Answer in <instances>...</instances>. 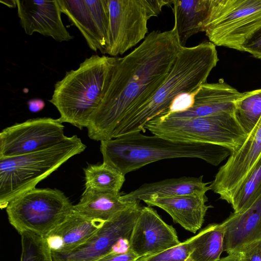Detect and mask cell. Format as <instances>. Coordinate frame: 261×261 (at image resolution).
<instances>
[{
	"mask_svg": "<svg viewBox=\"0 0 261 261\" xmlns=\"http://www.w3.org/2000/svg\"><path fill=\"white\" fill-rule=\"evenodd\" d=\"M181 46L176 31H153L116 64L102 99L87 126L95 141L112 139L130 110L146 101L164 82Z\"/></svg>",
	"mask_w": 261,
	"mask_h": 261,
	"instance_id": "obj_1",
	"label": "cell"
},
{
	"mask_svg": "<svg viewBox=\"0 0 261 261\" xmlns=\"http://www.w3.org/2000/svg\"><path fill=\"white\" fill-rule=\"evenodd\" d=\"M219 60L216 45L210 41L182 47L163 84L144 102L128 112L114 130L113 138L144 132L148 122L169 109L183 93L197 91Z\"/></svg>",
	"mask_w": 261,
	"mask_h": 261,
	"instance_id": "obj_2",
	"label": "cell"
},
{
	"mask_svg": "<svg viewBox=\"0 0 261 261\" xmlns=\"http://www.w3.org/2000/svg\"><path fill=\"white\" fill-rule=\"evenodd\" d=\"M103 163L123 175L151 163L174 158H197L218 166L233 152L227 147L203 143L174 141L137 132L100 141Z\"/></svg>",
	"mask_w": 261,
	"mask_h": 261,
	"instance_id": "obj_3",
	"label": "cell"
},
{
	"mask_svg": "<svg viewBox=\"0 0 261 261\" xmlns=\"http://www.w3.org/2000/svg\"><path fill=\"white\" fill-rule=\"evenodd\" d=\"M117 59L93 55L56 83L49 101L59 111L62 123L80 129L87 127L102 99Z\"/></svg>",
	"mask_w": 261,
	"mask_h": 261,
	"instance_id": "obj_4",
	"label": "cell"
},
{
	"mask_svg": "<svg viewBox=\"0 0 261 261\" xmlns=\"http://www.w3.org/2000/svg\"><path fill=\"white\" fill-rule=\"evenodd\" d=\"M86 146L76 135L50 148L17 156L0 159V207L35 188L63 164L82 153Z\"/></svg>",
	"mask_w": 261,
	"mask_h": 261,
	"instance_id": "obj_5",
	"label": "cell"
},
{
	"mask_svg": "<svg viewBox=\"0 0 261 261\" xmlns=\"http://www.w3.org/2000/svg\"><path fill=\"white\" fill-rule=\"evenodd\" d=\"M145 129L172 141L213 144L233 152L241 147L248 136L235 113L230 112L182 119L160 114L148 122Z\"/></svg>",
	"mask_w": 261,
	"mask_h": 261,
	"instance_id": "obj_6",
	"label": "cell"
},
{
	"mask_svg": "<svg viewBox=\"0 0 261 261\" xmlns=\"http://www.w3.org/2000/svg\"><path fill=\"white\" fill-rule=\"evenodd\" d=\"M204 29L216 46L242 51L261 29V0H211Z\"/></svg>",
	"mask_w": 261,
	"mask_h": 261,
	"instance_id": "obj_7",
	"label": "cell"
},
{
	"mask_svg": "<svg viewBox=\"0 0 261 261\" xmlns=\"http://www.w3.org/2000/svg\"><path fill=\"white\" fill-rule=\"evenodd\" d=\"M6 209L19 233L30 231L45 237L67 218L73 205L58 189L35 188L13 199Z\"/></svg>",
	"mask_w": 261,
	"mask_h": 261,
	"instance_id": "obj_8",
	"label": "cell"
},
{
	"mask_svg": "<svg viewBox=\"0 0 261 261\" xmlns=\"http://www.w3.org/2000/svg\"><path fill=\"white\" fill-rule=\"evenodd\" d=\"M172 0H109L110 22L105 54L122 55L146 37L147 22Z\"/></svg>",
	"mask_w": 261,
	"mask_h": 261,
	"instance_id": "obj_9",
	"label": "cell"
},
{
	"mask_svg": "<svg viewBox=\"0 0 261 261\" xmlns=\"http://www.w3.org/2000/svg\"><path fill=\"white\" fill-rule=\"evenodd\" d=\"M142 207L135 202L105 221L91 237L67 251H52L54 261H96L110 253L129 251L130 237Z\"/></svg>",
	"mask_w": 261,
	"mask_h": 261,
	"instance_id": "obj_10",
	"label": "cell"
},
{
	"mask_svg": "<svg viewBox=\"0 0 261 261\" xmlns=\"http://www.w3.org/2000/svg\"><path fill=\"white\" fill-rule=\"evenodd\" d=\"M59 119H30L0 133V159L17 156L55 146L67 137Z\"/></svg>",
	"mask_w": 261,
	"mask_h": 261,
	"instance_id": "obj_11",
	"label": "cell"
},
{
	"mask_svg": "<svg viewBox=\"0 0 261 261\" xmlns=\"http://www.w3.org/2000/svg\"><path fill=\"white\" fill-rule=\"evenodd\" d=\"M261 156V117L243 144L217 173L211 190L230 203L238 188Z\"/></svg>",
	"mask_w": 261,
	"mask_h": 261,
	"instance_id": "obj_12",
	"label": "cell"
},
{
	"mask_svg": "<svg viewBox=\"0 0 261 261\" xmlns=\"http://www.w3.org/2000/svg\"><path fill=\"white\" fill-rule=\"evenodd\" d=\"M176 230L151 206L142 207L129 242V250L138 258L159 253L180 244Z\"/></svg>",
	"mask_w": 261,
	"mask_h": 261,
	"instance_id": "obj_13",
	"label": "cell"
},
{
	"mask_svg": "<svg viewBox=\"0 0 261 261\" xmlns=\"http://www.w3.org/2000/svg\"><path fill=\"white\" fill-rule=\"evenodd\" d=\"M17 15L25 33H38L59 42L73 38L63 23L58 0H16Z\"/></svg>",
	"mask_w": 261,
	"mask_h": 261,
	"instance_id": "obj_14",
	"label": "cell"
},
{
	"mask_svg": "<svg viewBox=\"0 0 261 261\" xmlns=\"http://www.w3.org/2000/svg\"><path fill=\"white\" fill-rule=\"evenodd\" d=\"M243 94L223 82L205 83L197 91L191 108L182 112L160 114L171 118L182 119L208 116L224 112L234 113L236 101Z\"/></svg>",
	"mask_w": 261,
	"mask_h": 261,
	"instance_id": "obj_15",
	"label": "cell"
},
{
	"mask_svg": "<svg viewBox=\"0 0 261 261\" xmlns=\"http://www.w3.org/2000/svg\"><path fill=\"white\" fill-rule=\"evenodd\" d=\"M205 194L169 197L151 196L143 200L148 206H157L166 211L173 220L185 229L195 233L202 226L207 205Z\"/></svg>",
	"mask_w": 261,
	"mask_h": 261,
	"instance_id": "obj_16",
	"label": "cell"
},
{
	"mask_svg": "<svg viewBox=\"0 0 261 261\" xmlns=\"http://www.w3.org/2000/svg\"><path fill=\"white\" fill-rule=\"evenodd\" d=\"M221 224L225 229L224 251L228 254L261 240V196L246 210L232 213Z\"/></svg>",
	"mask_w": 261,
	"mask_h": 261,
	"instance_id": "obj_17",
	"label": "cell"
},
{
	"mask_svg": "<svg viewBox=\"0 0 261 261\" xmlns=\"http://www.w3.org/2000/svg\"><path fill=\"white\" fill-rule=\"evenodd\" d=\"M105 222L88 217L73 210L63 222L45 238L51 251H67L85 242Z\"/></svg>",
	"mask_w": 261,
	"mask_h": 261,
	"instance_id": "obj_18",
	"label": "cell"
},
{
	"mask_svg": "<svg viewBox=\"0 0 261 261\" xmlns=\"http://www.w3.org/2000/svg\"><path fill=\"white\" fill-rule=\"evenodd\" d=\"M211 182H205L203 176L181 177L146 183L128 193L123 194V201L139 202L151 196L169 197L177 196L206 194L211 190Z\"/></svg>",
	"mask_w": 261,
	"mask_h": 261,
	"instance_id": "obj_19",
	"label": "cell"
},
{
	"mask_svg": "<svg viewBox=\"0 0 261 261\" xmlns=\"http://www.w3.org/2000/svg\"><path fill=\"white\" fill-rule=\"evenodd\" d=\"M174 15L173 29L182 47L188 39L201 32L208 17L211 0H172Z\"/></svg>",
	"mask_w": 261,
	"mask_h": 261,
	"instance_id": "obj_20",
	"label": "cell"
},
{
	"mask_svg": "<svg viewBox=\"0 0 261 261\" xmlns=\"http://www.w3.org/2000/svg\"><path fill=\"white\" fill-rule=\"evenodd\" d=\"M121 193L85 188L73 210L88 217L106 221L133 203L123 201Z\"/></svg>",
	"mask_w": 261,
	"mask_h": 261,
	"instance_id": "obj_21",
	"label": "cell"
},
{
	"mask_svg": "<svg viewBox=\"0 0 261 261\" xmlns=\"http://www.w3.org/2000/svg\"><path fill=\"white\" fill-rule=\"evenodd\" d=\"M62 13L80 31L92 50L105 54L102 38L85 0H58Z\"/></svg>",
	"mask_w": 261,
	"mask_h": 261,
	"instance_id": "obj_22",
	"label": "cell"
},
{
	"mask_svg": "<svg viewBox=\"0 0 261 261\" xmlns=\"http://www.w3.org/2000/svg\"><path fill=\"white\" fill-rule=\"evenodd\" d=\"M225 229L221 223L211 224L200 231L193 241L192 261H218L224 251Z\"/></svg>",
	"mask_w": 261,
	"mask_h": 261,
	"instance_id": "obj_23",
	"label": "cell"
},
{
	"mask_svg": "<svg viewBox=\"0 0 261 261\" xmlns=\"http://www.w3.org/2000/svg\"><path fill=\"white\" fill-rule=\"evenodd\" d=\"M85 188L95 190L119 193L125 180V175L103 163L90 165L84 169Z\"/></svg>",
	"mask_w": 261,
	"mask_h": 261,
	"instance_id": "obj_24",
	"label": "cell"
},
{
	"mask_svg": "<svg viewBox=\"0 0 261 261\" xmlns=\"http://www.w3.org/2000/svg\"><path fill=\"white\" fill-rule=\"evenodd\" d=\"M261 196V156L241 185L230 203L234 213L244 211Z\"/></svg>",
	"mask_w": 261,
	"mask_h": 261,
	"instance_id": "obj_25",
	"label": "cell"
},
{
	"mask_svg": "<svg viewBox=\"0 0 261 261\" xmlns=\"http://www.w3.org/2000/svg\"><path fill=\"white\" fill-rule=\"evenodd\" d=\"M236 116L249 134L261 117V89L243 93L235 103Z\"/></svg>",
	"mask_w": 261,
	"mask_h": 261,
	"instance_id": "obj_26",
	"label": "cell"
},
{
	"mask_svg": "<svg viewBox=\"0 0 261 261\" xmlns=\"http://www.w3.org/2000/svg\"><path fill=\"white\" fill-rule=\"evenodd\" d=\"M19 234L22 248L20 261H54L51 250L45 237L30 231Z\"/></svg>",
	"mask_w": 261,
	"mask_h": 261,
	"instance_id": "obj_27",
	"label": "cell"
},
{
	"mask_svg": "<svg viewBox=\"0 0 261 261\" xmlns=\"http://www.w3.org/2000/svg\"><path fill=\"white\" fill-rule=\"evenodd\" d=\"M196 236L159 253L144 256L136 261H185L189 257L193 249V241Z\"/></svg>",
	"mask_w": 261,
	"mask_h": 261,
	"instance_id": "obj_28",
	"label": "cell"
},
{
	"mask_svg": "<svg viewBox=\"0 0 261 261\" xmlns=\"http://www.w3.org/2000/svg\"><path fill=\"white\" fill-rule=\"evenodd\" d=\"M85 2L106 44L110 22L109 0H85Z\"/></svg>",
	"mask_w": 261,
	"mask_h": 261,
	"instance_id": "obj_29",
	"label": "cell"
},
{
	"mask_svg": "<svg viewBox=\"0 0 261 261\" xmlns=\"http://www.w3.org/2000/svg\"><path fill=\"white\" fill-rule=\"evenodd\" d=\"M197 91L191 93H183L178 95L174 99L169 109L162 113L179 112L188 110L193 105Z\"/></svg>",
	"mask_w": 261,
	"mask_h": 261,
	"instance_id": "obj_30",
	"label": "cell"
},
{
	"mask_svg": "<svg viewBox=\"0 0 261 261\" xmlns=\"http://www.w3.org/2000/svg\"><path fill=\"white\" fill-rule=\"evenodd\" d=\"M239 252H241L245 261H261V240L244 246Z\"/></svg>",
	"mask_w": 261,
	"mask_h": 261,
	"instance_id": "obj_31",
	"label": "cell"
},
{
	"mask_svg": "<svg viewBox=\"0 0 261 261\" xmlns=\"http://www.w3.org/2000/svg\"><path fill=\"white\" fill-rule=\"evenodd\" d=\"M242 51L248 52L261 59V29L243 46Z\"/></svg>",
	"mask_w": 261,
	"mask_h": 261,
	"instance_id": "obj_32",
	"label": "cell"
},
{
	"mask_svg": "<svg viewBox=\"0 0 261 261\" xmlns=\"http://www.w3.org/2000/svg\"><path fill=\"white\" fill-rule=\"evenodd\" d=\"M138 257L129 250L124 253H110L96 261H136Z\"/></svg>",
	"mask_w": 261,
	"mask_h": 261,
	"instance_id": "obj_33",
	"label": "cell"
},
{
	"mask_svg": "<svg viewBox=\"0 0 261 261\" xmlns=\"http://www.w3.org/2000/svg\"><path fill=\"white\" fill-rule=\"evenodd\" d=\"M45 105L44 101L39 98L32 99L28 101V109L33 113H37L42 111Z\"/></svg>",
	"mask_w": 261,
	"mask_h": 261,
	"instance_id": "obj_34",
	"label": "cell"
},
{
	"mask_svg": "<svg viewBox=\"0 0 261 261\" xmlns=\"http://www.w3.org/2000/svg\"><path fill=\"white\" fill-rule=\"evenodd\" d=\"M218 261H245L241 252L228 254L224 257L220 258Z\"/></svg>",
	"mask_w": 261,
	"mask_h": 261,
	"instance_id": "obj_35",
	"label": "cell"
},
{
	"mask_svg": "<svg viewBox=\"0 0 261 261\" xmlns=\"http://www.w3.org/2000/svg\"><path fill=\"white\" fill-rule=\"evenodd\" d=\"M1 3L4 4L9 8L16 7V0L15 1H1Z\"/></svg>",
	"mask_w": 261,
	"mask_h": 261,
	"instance_id": "obj_36",
	"label": "cell"
},
{
	"mask_svg": "<svg viewBox=\"0 0 261 261\" xmlns=\"http://www.w3.org/2000/svg\"><path fill=\"white\" fill-rule=\"evenodd\" d=\"M185 261H192V259L191 258V257L189 256V257L188 258H187L186 260Z\"/></svg>",
	"mask_w": 261,
	"mask_h": 261,
	"instance_id": "obj_37",
	"label": "cell"
}]
</instances>
